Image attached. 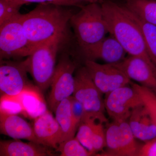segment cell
<instances>
[{"label": "cell", "instance_id": "6da1fadb", "mask_svg": "<svg viewBox=\"0 0 156 156\" xmlns=\"http://www.w3.org/2000/svg\"><path fill=\"white\" fill-rule=\"evenodd\" d=\"M68 6L41 3L30 12L22 14L23 25L34 50L58 36L66 35L74 12Z\"/></svg>", "mask_w": 156, "mask_h": 156}, {"label": "cell", "instance_id": "7a4b0ae2", "mask_svg": "<svg viewBox=\"0 0 156 156\" xmlns=\"http://www.w3.org/2000/svg\"><path fill=\"white\" fill-rule=\"evenodd\" d=\"M101 5L110 34L117 39L130 56L142 58L156 68L148 54L141 30L127 9L111 0H104Z\"/></svg>", "mask_w": 156, "mask_h": 156}, {"label": "cell", "instance_id": "3957f363", "mask_svg": "<svg viewBox=\"0 0 156 156\" xmlns=\"http://www.w3.org/2000/svg\"><path fill=\"white\" fill-rule=\"evenodd\" d=\"M69 21L80 51L97 44L108 33L101 4L90 3L81 6Z\"/></svg>", "mask_w": 156, "mask_h": 156}, {"label": "cell", "instance_id": "277c9868", "mask_svg": "<svg viewBox=\"0 0 156 156\" xmlns=\"http://www.w3.org/2000/svg\"><path fill=\"white\" fill-rule=\"evenodd\" d=\"M66 35L58 36L39 46L25 60L28 72L39 89L44 91L51 86L56 56Z\"/></svg>", "mask_w": 156, "mask_h": 156}, {"label": "cell", "instance_id": "5b68a950", "mask_svg": "<svg viewBox=\"0 0 156 156\" xmlns=\"http://www.w3.org/2000/svg\"><path fill=\"white\" fill-rule=\"evenodd\" d=\"M74 78L73 96L83 107L86 112L83 119L89 118L103 124L107 123L102 93L94 83L85 66L77 70Z\"/></svg>", "mask_w": 156, "mask_h": 156}, {"label": "cell", "instance_id": "8992f818", "mask_svg": "<svg viewBox=\"0 0 156 156\" xmlns=\"http://www.w3.org/2000/svg\"><path fill=\"white\" fill-rule=\"evenodd\" d=\"M23 25L22 14L0 26V58L28 56L33 52Z\"/></svg>", "mask_w": 156, "mask_h": 156}, {"label": "cell", "instance_id": "52a82bcc", "mask_svg": "<svg viewBox=\"0 0 156 156\" xmlns=\"http://www.w3.org/2000/svg\"><path fill=\"white\" fill-rule=\"evenodd\" d=\"M106 151L99 156H137L140 145L135 140L128 120L113 121L105 130Z\"/></svg>", "mask_w": 156, "mask_h": 156}, {"label": "cell", "instance_id": "ba28073f", "mask_svg": "<svg viewBox=\"0 0 156 156\" xmlns=\"http://www.w3.org/2000/svg\"><path fill=\"white\" fill-rule=\"evenodd\" d=\"M77 63L69 54L63 53L58 64L51 83V91L48 98L50 109L55 112L58 104L73 95L75 87L73 73Z\"/></svg>", "mask_w": 156, "mask_h": 156}, {"label": "cell", "instance_id": "9c48e42d", "mask_svg": "<svg viewBox=\"0 0 156 156\" xmlns=\"http://www.w3.org/2000/svg\"><path fill=\"white\" fill-rule=\"evenodd\" d=\"M104 102L106 112L113 121L128 120L133 110L143 104L139 94L131 85L105 94Z\"/></svg>", "mask_w": 156, "mask_h": 156}, {"label": "cell", "instance_id": "30bf717a", "mask_svg": "<svg viewBox=\"0 0 156 156\" xmlns=\"http://www.w3.org/2000/svg\"><path fill=\"white\" fill-rule=\"evenodd\" d=\"M85 66L102 94H106L120 87L130 85L131 80L115 63L101 64L93 60H86Z\"/></svg>", "mask_w": 156, "mask_h": 156}, {"label": "cell", "instance_id": "8fae6325", "mask_svg": "<svg viewBox=\"0 0 156 156\" xmlns=\"http://www.w3.org/2000/svg\"><path fill=\"white\" fill-rule=\"evenodd\" d=\"M25 60L4 62L0 66L1 94L16 96L33 87L29 82Z\"/></svg>", "mask_w": 156, "mask_h": 156}, {"label": "cell", "instance_id": "7c38bea8", "mask_svg": "<svg viewBox=\"0 0 156 156\" xmlns=\"http://www.w3.org/2000/svg\"><path fill=\"white\" fill-rule=\"evenodd\" d=\"M130 80L156 92V68L144 59L130 56L122 61L115 63Z\"/></svg>", "mask_w": 156, "mask_h": 156}, {"label": "cell", "instance_id": "4fadbf2b", "mask_svg": "<svg viewBox=\"0 0 156 156\" xmlns=\"http://www.w3.org/2000/svg\"><path fill=\"white\" fill-rule=\"evenodd\" d=\"M86 60L100 59L108 63H116L126 58L127 52L112 35L105 37L97 44L81 51Z\"/></svg>", "mask_w": 156, "mask_h": 156}, {"label": "cell", "instance_id": "5bb4252c", "mask_svg": "<svg viewBox=\"0 0 156 156\" xmlns=\"http://www.w3.org/2000/svg\"><path fill=\"white\" fill-rule=\"evenodd\" d=\"M33 128L41 144L57 148L62 138V131L56 118L49 111L35 119Z\"/></svg>", "mask_w": 156, "mask_h": 156}, {"label": "cell", "instance_id": "9a60e30c", "mask_svg": "<svg viewBox=\"0 0 156 156\" xmlns=\"http://www.w3.org/2000/svg\"><path fill=\"white\" fill-rule=\"evenodd\" d=\"M0 131L1 134L14 139L27 140L41 144L35 134L33 128L17 115L0 112Z\"/></svg>", "mask_w": 156, "mask_h": 156}, {"label": "cell", "instance_id": "2e32d148", "mask_svg": "<svg viewBox=\"0 0 156 156\" xmlns=\"http://www.w3.org/2000/svg\"><path fill=\"white\" fill-rule=\"evenodd\" d=\"M128 122L136 139L146 142L156 137V123L143 103L133 110Z\"/></svg>", "mask_w": 156, "mask_h": 156}, {"label": "cell", "instance_id": "e0dca14e", "mask_svg": "<svg viewBox=\"0 0 156 156\" xmlns=\"http://www.w3.org/2000/svg\"><path fill=\"white\" fill-rule=\"evenodd\" d=\"M47 147L30 142L15 140L0 141L1 156H46L53 155Z\"/></svg>", "mask_w": 156, "mask_h": 156}, {"label": "cell", "instance_id": "ac0fdd59", "mask_svg": "<svg viewBox=\"0 0 156 156\" xmlns=\"http://www.w3.org/2000/svg\"><path fill=\"white\" fill-rule=\"evenodd\" d=\"M34 88L26 89L17 96L23 108L24 115L34 119L48 110L41 95Z\"/></svg>", "mask_w": 156, "mask_h": 156}, {"label": "cell", "instance_id": "d6986e66", "mask_svg": "<svg viewBox=\"0 0 156 156\" xmlns=\"http://www.w3.org/2000/svg\"><path fill=\"white\" fill-rule=\"evenodd\" d=\"M54 112L56 115L55 118L62 131L61 143L75 137L78 128L73 116L71 96L58 104Z\"/></svg>", "mask_w": 156, "mask_h": 156}, {"label": "cell", "instance_id": "ffe728a7", "mask_svg": "<svg viewBox=\"0 0 156 156\" xmlns=\"http://www.w3.org/2000/svg\"><path fill=\"white\" fill-rule=\"evenodd\" d=\"M122 5L147 22L156 26V0H126Z\"/></svg>", "mask_w": 156, "mask_h": 156}, {"label": "cell", "instance_id": "44dd1931", "mask_svg": "<svg viewBox=\"0 0 156 156\" xmlns=\"http://www.w3.org/2000/svg\"><path fill=\"white\" fill-rule=\"evenodd\" d=\"M127 10L139 27L143 36L148 54L156 66V26L147 22L128 9Z\"/></svg>", "mask_w": 156, "mask_h": 156}, {"label": "cell", "instance_id": "7402d4cb", "mask_svg": "<svg viewBox=\"0 0 156 156\" xmlns=\"http://www.w3.org/2000/svg\"><path fill=\"white\" fill-rule=\"evenodd\" d=\"M97 121L89 118L84 119L79 126L76 136L81 144L93 155H95L92 147V135L94 126Z\"/></svg>", "mask_w": 156, "mask_h": 156}, {"label": "cell", "instance_id": "603a6c76", "mask_svg": "<svg viewBox=\"0 0 156 156\" xmlns=\"http://www.w3.org/2000/svg\"><path fill=\"white\" fill-rule=\"evenodd\" d=\"M56 151L61 156H93L91 152L84 147L76 137L60 143Z\"/></svg>", "mask_w": 156, "mask_h": 156}, {"label": "cell", "instance_id": "cb8c5ba5", "mask_svg": "<svg viewBox=\"0 0 156 156\" xmlns=\"http://www.w3.org/2000/svg\"><path fill=\"white\" fill-rule=\"evenodd\" d=\"M130 85L139 94L143 103L156 124V92L140 84L131 82Z\"/></svg>", "mask_w": 156, "mask_h": 156}, {"label": "cell", "instance_id": "d4e9b609", "mask_svg": "<svg viewBox=\"0 0 156 156\" xmlns=\"http://www.w3.org/2000/svg\"><path fill=\"white\" fill-rule=\"evenodd\" d=\"M21 6L11 0H0V26L19 15Z\"/></svg>", "mask_w": 156, "mask_h": 156}, {"label": "cell", "instance_id": "484cf974", "mask_svg": "<svg viewBox=\"0 0 156 156\" xmlns=\"http://www.w3.org/2000/svg\"><path fill=\"white\" fill-rule=\"evenodd\" d=\"M0 105V112L8 114L24 115L23 108L17 96L2 95Z\"/></svg>", "mask_w": 156, "mask_h": 156}, {"label": "cell", "instance_id": "4316f807", "mask_svg": "<svg viewBox=\"0 0 156 156\" xmlns=\"http://www.w3.org/2000/svg\"><path fill=\"white\" fill-rule=\"evenodd\" d=\"M92 145L93 152L96 155L98 153L102 151L106 147L105 130L103 123L97 121L95 122L92 135Z\"/></svg>", "mask_w": 156, "mask_h": 156}, {"label": "cell", "instance_id": "83f0119b", "mask_svg": "<svg viewBox=\"0 0 156 156\" xmlns=\"http://www.w3.org/2000/svg\"><path fill=\"white\" fill-rule=\"evenodd\" d=\"M71 101L73 118L75 123L79 128L80 124L85 116L86 112L82 104L73 96H71Z\"/></svg>", "mask_w": 156, "mask_h": 156}, {"label": "cell", "instance_id": "f1b7e54d", "mask_svg": "<svg viewBox=\"0 0 156 156\" xmlns=\"http://www.w3.org/2000/svg\"><path fill=\"white\" fill-rule=\"evenodd\" d=\"M23 6L25 4L30 3H51L68 7H77L80 8L79 5L73 0H11Z\"/></svg>", "mask_w": 156, "mask_h": 156}, {"label": "cell", "instance_id": "f546056e", "mask_svg": "<svg viewBox=\"0 0 156 156\" xmlns=\"http://www.w3.org/2000/svg\"><path fill=\"white\" fill-rule=\"evenodd\" d=\"M137 156H156V136L140 146Z\"/></svg>", "mask_w": 156, "mask_h": 156}, {"label": "cell", "instance_id": "4dcf8cb0", "mask_svg": "<svg viewBox=\"0 0 156 156\" xmlns=\"http://www.w3.org/2000/svg\"><path fill=\"white\" fill-rule=\"evenodd\" d=\"M79 5L80 8L84 5V4H90V3H98L101 5L104 0H73Z\"/></svg>", "mask_w": 156, "mask_h": 156}]
</instances>
